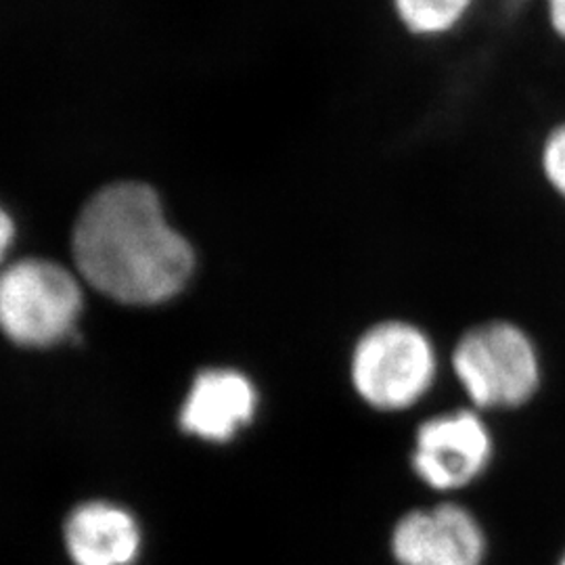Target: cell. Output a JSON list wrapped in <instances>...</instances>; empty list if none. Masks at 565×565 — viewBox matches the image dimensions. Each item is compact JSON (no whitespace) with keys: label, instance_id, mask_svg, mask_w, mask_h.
Wrapping results in <instances>:
<instances>
[{"label":"cell","instance_id":"5","mask_svg":"<svg viewBox=\"0 0 565 565\" xmlns=\"http://www.w3.org/2000/svg\"><path fill=\"white\" fill-rule=\"evenodd\" d=\"M392 553L401 565H482L484 532L463 507L411 511L394 527Z\"/></svg>","mask_w":565,"mask_h":565},{"label":"cell","instance_id":"12","mask_svg":"<svg viewBox=\"0 0 565 565\" xmlns=\"http://www.w3.org/2000/svg\"><path fill=\"white\" fill-rule=\"evenodd\" d=\"M15 237V224L11 221V216L0 207V263L4 260L11 243Z\"/></svg>","mask_w":565,"mask_h":565},{"label":"cell","instance_id":"11","mask_svg":"<svg viewBox=\"0 0 565 565\" xmlns=\"http://www.w3.org/2000/svg\"><path fill=\"white\" fill-rule=\"evenodd\" d=\"M539 11L548 36L565 46V0H539Z\"/></svg>","mask_w":565,"mask_h":565},{"label":"cell","instance_id":"7","mask_svg":"<svg viewBox=\"0 0 565 565\" xmlns=\"http://www.w3.org/2000/svg\"><path fill=\"white\" fill-rule=\"evenodd\" d=\"M63 546L72 565H137L141 525L124 507L88 501L70 511L63 524Z\"/></svg>","mask_w":565,"mask_h":565},{"label":"cell","instance_id":"3","mask_svg":"<svg viewBox=\"0 0 565 565\" xmlns=\"http://www.w3.org/2000/svg\"><path fill=\"white\" fill-rule=\"evenodd\" d=\"M455 371L478 406H518L532 398L541 369L522 329L488 323L471 329L452 356Z\"/></svg>","mask_w":565,"mask_h":565},{"label":"cell","instance_id":"8","mask_svg":"<svg viewBox=\"0 0 565 565\" xmlns=\"http://www.w3.org/2000/svg\"><path fill=\"white\" fill-rule=\"evenodd\" d=\"M256 413V390L252 382L231 369H207L200 373L182 404L184 431L212 443L231 440Z\"/></svg>","mask_w":565,"mask_h":565},{"label":"cell","instance_id":"13","mask_svg":"<svg viewBox=\"0 0 565 565\" xmlns=\"http://www.w3.org/2000/svg\"><path fill=\"white\" fill-rule=\"evenodd\" d=\"M559 565H565V555H564V559H562V564Z\"/></svg>","mask_w":565,"mask_h":565},{"label":"cell","instance_id":"6","mask_svg":"<svg viewBox=\"0 0 565 565\" xmlns=\"http://www.w3.org/2000/svg\"><path fill=\"white\" fill-rule=\"evenodd\" d=\"M492 455L484 424L467 411L422 425L413 467L425 484L455 490L476 480Z\"/></svg>","mask_w":565,"mask_h":565},{"label":"cell","instance_id":"1","mask_svg":"<svg viewBox=\"0 0 565 565\" xmlns=\"http://www.w3.org/2000/svg\"><path fill=\"white\" fill-rule=\"evenodd\" d=\"M82 277L103 296L130 306L174 298L193 273V249L163 216L142 182H114L84 205L74 228Z\"/></svg>","mask_w":565,"mask_h":565},{"label":"cell","instance_id":"10","mask_svg":"<svg viewBox=\"0 0 565 565\" xmlns=\"http://www.w3.org/2000/svg\"><path fill=\"white\" fill-rule=\"evenodd\" d=\"M543 170L548 182L565 198V121L551 128L543 142Z\"/></svg>","mask_w":565,"mask_h":565},{"label":"cell","instance_id":"4","mask_svg":"<svg viewBox=\"0 0 565 565\" xmlns=\"http://www.w3.org/2000/svg\"><path fill=\"white\" fill-rule=\"evenodd\" d=\"M431 343L413 324L384 323L369 329L352 356V382L364 401L398 411L422 398L434 380Z\"/></svg>","mask_w":565,"mask_h":565},{"label":"cell","instance_id":"9","mask_svg":"<svg viewBox=\"0 0 565 565\" xmlns=\"http://www.w3.org/2000/svg\"><path fill=\"white\" fill-rule=\"evenodd\" d=\"M404 39L422 44L455 41L476 21L482 0H384Z\"/></svg>","mask_w":565,"mask_h":565},{"label":"cell","instance_id":"2","mask_svg":"<svg viewBox=\"0 0 565 565\" xmlns=\"http://www.w3.org/2000/svg\"><path fill=\"white\" fill-rule=\"evenodd\" d=\"M81 312V285L60 264L30 258L0 275V329L11 342L28 348L63 342Z\"/></svg>","mask_w":565,"mask_h":565}]
</instances>
